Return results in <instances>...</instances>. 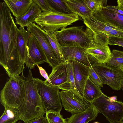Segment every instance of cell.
I'll return each mask as SVG.
<instances>
[{
	"mask_svg": "<svg viewBox=\"0 0 123 123\" xmlns=\"http://www.w3.org/2000/svg\"><path fill=\"white\" fill-rule=\"evenodd\" d=\"M87 6L92 13L100 11L106 6L107 0H84Z\"/></svg>",
	"mask_w": 123,
	"mask_h": 123,
	"instance_id": "cell-27",
	"label": "cell"
},
{
	"mask_svg": "<svg viewBox=\"0 0 123 123\" xmlns=\"http://www.w3.org/2000/svg\"><path fill=\"white\" fill-rule=\"evenodd\" d=\"M91 66L105 64L111 58L112 53L108 45L94 42L92 45L86 50Z\"/></svg>",
	"mask_w": 123,
	"mask_h": 123,
	"instance_id": "cell-10",
	"label": "cell"
},
{
	"mask_svg": "<svg viewBox=\"0 0 123 123\" xmlns=\"http://www.w3.org/2000/svg\"><path fill=\"white\" fill-rule=\"evenodd\" d=\"M112 53V57L106 64L119 68L123 66V51L113 49Z\"/></svg>",
	"mask_w": 123,
	"mask_h": 123,
	"instance_id": "cell-26",
	"label": "cell"
},
{
	"mask_svg": "<svg viewBox=\"0 0 123 123\" xmlns=\"http://www.w3.org/2000/svg\"><path fill=\"white\" fill-rule=\"evenodd\" d=\"M34 78L46 112L52 111L60 112L62 106L58 87L47 84L39 78Z\"/></svg>",
	"mask_w": 123,
	"mask_h": 123,
	"instance_id": "cell-6",
	"label": "cell"
},
{
	"mask_svg": "<svg viewBox=\"0 0 123 123\" xmlns=\"http://www.w3.org/2000/svg\"><path fill=\"white\" fill-rule=\"evenodd\" d=\"M0 64L5 69L9 60L19 55L17 46L18 28L5 3L0 2Z\"/></svg>",
	"mask_w": 123,
	"mask_h": 123,
	"instance_id": "cell-1",
	"label": "cell"
},
{
	"mask_svg": "<svg viewBox=\"0 0 123 123\" xmlns=\"http://www.w3.org/2000/svg\"><path fill=\"white\" fill-rule=\"evenodd\" d=\"M28 57L25 64L31 69L35 65L47 63L44 52L37 39L31 34L28 41Z\"/></svg>",
	"mask_w": 123,
	"mask_h": 123,
	"instance_id": "cell-11",
	"label": "cell"
},
{
	"mask_svg": "<svg viewBox=\"0 0 123 123\" xmlns=\"http://www.w3.org/2000/svg\"><path fill=\"white\" fill-rule=\"evenodd\" d=\"M43 31L48 39L59 62H65L62 53V47L53 33L47 32Z\"/></svg>",
	"mask_w": 123,
	"mask_h": 123,
	"instance_id": "cell-24",
	"label": "cell"
},
{
	"mask_svg": "<svg viewBox=\"0 0 123 123\" xmlns=\"http://www.w3.org/2000/svg\"><path fill=\"white\" fill-rule=\"evenodd\" d=\"M117 7L119 9L123 10V0H118L117 1Z\"/></svg>",
	"mask_w": 123,
	"mask_h": 123,
	"instance_id": "cell-35",
	"label": "cell"
},
{
	"mask_svg": "<svg viewBox=\"0 0 123 123\" xmlns=\"http://www.w3.org/2000/svg\"><path fill=\"white\" fill-rule=\"evenodd\" d=\"M119 68L123 72V66Z\"/></svg>",
	"mask_w": 123,
	"mask_h": 123,
	"instance_id": "cell-38",
	"label": "cell"
},
{
	"mask_svg": "<svg viewBox=\"0 0 123 123\" xmlns=\"http://www.w3.org/2000/svg\"><path fill=\"white\" fill-rule=\"evenodd\" d=\"M121 88L123 90V76Z\"/></svg>",
	"mask_w": 123,
	"mask_h": 123,
	"instance_id": "cell-37",
	"label": "cell"
},
{
	"mask_svg": "<svg viewBox=\"0 0 123 123\" xmlns=\"http://www.w3.org/2000/svg\"><path fill=\"white\" fill-rule=\"evenodd\" d=\"M94 123H99L97 122H96Z\"/></svg>",
	"mask_w": 123,
	"mask_h": 123,
	"instance_id": "cell-41",
	"label": "cell"
},
{
	"mask_svg": "<svg viewBox=\"0 0 123 123\" xmlns=\"http://www.w3.org/2000/svg\"><path fill=\"white\" fill-rule=\"evenodd\" d=\"M109 100L112 101H115L117 100V97L113 96L111 97H109Z\"/></svg>",
	"mask_w": 123,
	"mask_h": 123,
	"instance_id": "cell-36",
	"label": "cell"
},
{
	"mask_svg": "<svg viewBox=\"0 0 123 123\" xmlns=\"http://www.w3.org/2000/svg\"><path fill=\"white\" fill-rule=\"evenodd\" d=\"M7 6L15 17L24 14L33 2V0H4Z\"/></svg>",
	"mask_w": 123,
	"mask_h": 123,
	"instance_id": "cell-17",
	"label": "cell"
},
{
	"mask_svg": "<svg viewBox=\"0 0 123 123\" xmlns=\"http://www.w3.org/2000/svg\"><path fill=\"white\" fill-rule=\"evenodd\" d=\"M30 32L20 26L17 33V46L21 60L25 64L28 57V41Z\"/></svg>",
	"mask_w": 123,
	"mask_h": 123,
	"instance_id": "cell-15",
	"label": "cell"
},
{
	"mask_svg": "<svg viewBox=\"0 0 123 123\" xmlns=\"http://www.w3.org/2000/svg\"><path fill=\"white\" fill-rule=\"evenodd\" d=\"M65 62L76 61L86 66H91L86 52V49L78 46L62 47Z\"/></svg>",
	"mask_w": 123,
	"mask_h": 123,
	"instance_id": "cell-14",
	"label": "cell"
},
{
	"mask_svg": "<svg viewBox=\"0 0 123 123\" xmlns=\"http://www.w3.org/2000/svg\"><path fill=\"white\" fill-rule=\"evenodd\" d=\"M37 65L39 68L40 74L46 79V80L44 81L45 83L47 84L50 85L51 82L49 78L48 74L46 71L42 67L39 66L38 65Z\"/></svg>",
	"mask_w": 123,
	"mask_h": 123,
	"instance_id": "cell-32",
	"label": "cell"
},
{
	"mask_svg": "<svg viewBox=\"0 0 123 123\" xmlns=\"http://www.w3.org/2000/svg\"><path fill=\"white\" fill-rule=\"evenodd\" d=\"M104 8L107 9L111 10L120 14L123 15V10L119 9L117 6H106Z\"/></svg>",
	"mask_w": 123,
	"mask_h": 123,
	"instance_id": "cell-33",
	"label": "cell"
},
{
	"mask_svg": "<svg viewBox=\"0 0 123 123\" xmlns=\"http://www.w3.org/2000/svg\"><path fill=\"white\" fill-rule=\"evenodd\" d=\"M0 93V101L4 107L18 109L23 103L25 89L22 79L19 75L11 76Z\"/></svg>",
	"mask_w": 123,
	"mask_h": 123,
	"instance_id": "cell-4",
	"label": "cell"
},
{
	"mask_svg": "<svg viewBox=\"0 0 123 123\" xmlns=\"http://www.w3.org/2000/svg\"><path fill=\"white\" fill-rule=\"evenodd\" d=\"M27 28V30L37 39L42 48L49 65L53 68L59 64L60 63L56 54L43 30L35 23L31 24Z\"/></svg>",
	"mask_w": 123,
	"mask_h": 123,
	"instance_id": "cell-8",
	"label": "cell"
},
{
	"mask_svg": "<svg viewBox=\"0 0 123 123\" xmlns=\"http://www.w3.org/2000/svg\"><path fill=\"white\" fill-rule=\"evenodd\" d=\"M46 113L48 123H67V119H64L60 112L49 111H46Z\"/></svg>",
	"mask_w": 123,
	"mask_h": 123,
	"instance_id": "cell-28",
	"label": "cell"
},
{
	"mask_svg": "<svg viewBox=\"0 0 123 123\" xmlns=\"http://www.w3.org/2000/svg\"><path fill=\"white\" fill-rule=\"evenodd\" d=\"M74 26L64 28L53 33L61 47L78 46L86 49L93 43L92 34L87 27Z\"/></svg>",
	"mask_w": 123,
	"mask_h": 123,
	"instance_id": "cell-2",
	"label": "cell"
},
{
	"mask_svg": "<svg viewBox=\"0 0 123 123\" xmlns=\"http://www.w3.org/2000/svg\"><path fill=\"white\" fill-rule=\"evenodd\" d=\"M72 67L76 88L79 95L83 97L84 88L89 77L90 67L75 61H72Z\"/></svg>",
	"mask_w": 123,
	"mask_h": 123,
	"instance_id": "cell-12",
	"label": "cell"
},
{
	"mask_svg": "<svg viewBox=\"0 0 123 123\" xmlns=\"http://www.w3.org/2000/svg\"><path fill=\"white\" fill-rule=\"evenodd\" d=\"M72 13L82 18H87L92 15V12L87 6L84 0H63Z\"/></svg>",
	"mask_w": 123,
	"mask_h": 123,
	"instance_id": "cell-19",
	"label": "cell"
},
{
	"mask_svg": "<svg viewBox=\"0 0 123 123\" xmlns=\"http://www.w3.org/2000/svg\"><path fill=\"white\" fill-rule=\"evenodd\" d=\"M78 20V16L73 13L43 11L35 18V22L45 32L54 33Z\"/></svg>",
	"mask_w": 123,
	"mask_h": 123,
	"instance_id": "cell-3",
	"label": "cell"
},
{
	"mask_svg": "<svg viewBox=\"0 0 123 123\" xmlns=\"http://www.w3.org/2000/svg\"><path fill=\"white\" fill-rule=\"evenodd\" d=\"M99 113L95 106L91 103L85 111L72 115L68 118L67 123H88L94 120Z\"/></svg>",
	"mask_w": 123,
	"mask_h": 123,
	"instance_id": "cell-16",
	"label": "cell"
},
{
	"mask_svg": "<svg viewBox=\"0 0 123 123\" xmlns=\"http://www.w3.org/2000/svg\"><path fill=\"white\" fill-rule=\"evenodd\" d=\"M42 12L51 11L46 0H33Z\"/></svg>",
	"mask_w": 123,
	"mask_h": 123,
	"instance_id": "cell-31",
	"label": "cell"
},
{
	"mask_svg": "<svg viewBox=\"0 0 123 123\" xmlns=\"http://www.w3.org/2000/svg\"><path fill=\"white\" fill-rule=\"evenodd\" d=\"M51 11L70 14L72 13L64 2L63 0H46Z\"/></svg>",
	"mask_w": 123,
	"mask_h": 123,
	"instance_id": "cell-25",
	"label": "cell"
},
{
	"mask_svg": "<svg viewBox=\"0 0 123 123\" xmlns=\"http://www.w3.org/2000/svg\"><path fill=\"white\" fill-rule=\"evenodd\" d=\"M102 93L100 88L95 85L88 78L84 88V98L88 102L92 103L99 97Z\"/></svg>",
	"mask_w": 123,
	"mask_h": 123,
	"instance_id": "cell-21",
	"label": "cell"
},
{
	"mask_svg": "<svg viewBox=\"0 0 123 123\" xmlns=\"http://www.w3.org/2000/svg\"><path fill=\"white\" fill-rule=\"evenodd\" d=\"M17 123H22V122L20 121H18Z\"/></svg>",
	"mask_w": 123,
	"mask_h": 123,
	"instance_id": "cell-39",
	"label": "cell"
},
{
	"mask_svg": "<svg viewBox=\"0 0 123 123\" xmlns=\"http://www.w3.org/2000/svg\"><path fill=\"white\" fill-rule=\"evenodd\" d=\"M92 16L97 20L108 23L123 31V15L107 9L93 12Z\"/></svg>",
	"mask_w": 123,
	"mask_h": 123,
	"instance_id": "cell-13",
	"label": "cell"
},
{
	"mask_svg": "<svg viewBox=\"0 0 123 123\" xmlns=\"http://www.w3.org/2000/svg\"><path fill=\"white\" fill-rule=\"evenodd\" d=\"M102 93L92 103L99 113L104 115L110 123H117L123 121V102L120 101H112Z\"/></svg>",
	"mask_w": 123,
	"mask_h": 123,
	"instance_id": "cell-5",
	"label": "cell"
},
{
	"mask_svg": "<svg viewBox=\"0 0 123 123\" xmlns=\"http://www.w3.org/2000/svg\"><path fill=\"white\" fill-rule=\"evenodd\" d=\"M0 118V123H16L20 120L18 109L5 107Z\"/></svg>",
	"mask_w": 123,
	"mask_h": 123,
	"instance_id": "cell-23",
	"label": "cell"
},
{
	"mask_svg": "<svg viewBox=\"0 0 123 123\" xmlns=\"http://www.w3.org/2000/svg\"><path fill=\"white\" fill-rule=\"evenodd\" d=\"M108 43L110 45H115L123 47V37L114 36L108 37Z\"/></svg>",
	"mask_w": 123,
	"mask_h": 123,
	"instance_id": "cell-30",
	"label": "cell"
},
{
	"mask_svg": "<svg viewBox=\"0 0 123 123\" xmlns=\"http://www.w3.org/2000/svg\"><path fill=\"white\" fill-rule=\"evenodd\" d=\"M123 123V121H121V122H118V123Z\"/></svg>",
	"mask_w": 123,
	"mask_h": 123,
	"instance_id": "cell-40",
	"label": "cell"
},
{
	"mask_svg": "<svg viewBox=\"0 0 123 123\" xmlns=\"http://www.w3.org/2000/svg\"><path fill=\"white\" fill-rule=\"evenodd\" d=\"M26 123H48L45 117H41L37 119H35Z\"/></svg>",
	"mask_w": 123,
	"mask_h": 123,
	"instance_id": "cell-34",
	"label": "cell"
},
{
	"mask_svg": "<svg viewBox=\"0 0 123 123\" xmlns=\"http://www.w3.org/2000/svg\"><path fill=\"white\" fill-rule=\"evenodd\" d=\"M72 61H70L65 62L67 69V80L66 83L59 86L58 88L62 90L70 91L80 95L75 85L72 67Z\"/></svg>",
	"mask_w": 123,
	"mask_h": 123,
	"instance_id": "cell-22",
	"label": "cell"
},
{
	"mask_svg": "<svg viewBox=\"0 0 123 123\" xmlns=\"http://www.w3.org/2000/svg\"><path fill=\"white\" fill-rule=\"evenodd\" d=\"M59 95L62 107L72 115L85 111L91 104L83 97L70 91L62 90Z\"/></svg>",
	"mask_w": 123,
	"mask_h": 123,
	"instance_id": "cell-9",
	"label": "cell"
},
{
	"mask_svg": "<svg viewBox=\"0 0 123 123\" xmlns=\"http://www.w3.org/2000/svg\"><path fill=\"white\" fill-rule=\"evenodd\" d=\"M103 84L108 85L113 89H121L123 72L120 68L100 64L92 66Z\"/></svg>",
	"mask_w": 123,
	"mask_h": 123,
	"instance_id": "cell-7",
	"label": "cell"
},
{
	"mask_svg": "<svg viewBox=\"0 0 123 123\" xmlns=\"http://www.w3.org/2000/svg\"><path fill=\"white\" fill-rule=\"evenodd\" d=\"M52 68V72L49 76L51 83L50 85L59 87L67 80V72L66 63H61Z\"/></svg>",
	"mask_w": 123,
	"mask_h": 123,
	"instance_id": "cell-18",
	"label": "cell"
},
{
	"mask_svg": "<svg viewBox=\"0 0 123 123\" xmlns=\"http://www.w3.org/2000/svg\"><path fill=\"white\" fill-rule=\"evenodd\" d=\"M42 12L33 1L29 9L21 17L15 18V24L23 27H27L31 24L35 22V18Z\"/></svg>",
	"mask_w": 123,
	"mask_h": 123,
	"instance_id": "cell-20",
	"label": "cell"
},
{
	"mask_svg": "<svg viewBox=\"0 0 123 123\" xmlns=\"http://www.w3.org/2000/svg\"><path fill=\"white\" fill-rule=\"evenodd\" d=\"M88 78L96 85L100 87H103L102 83L99 78L92 66L90 70Z\"/></svg>",
	"mask_w": 123,
	"mask_h": 123,
	"instance_id": "cell-29",
	"label": "cell"
}]
</instances>
